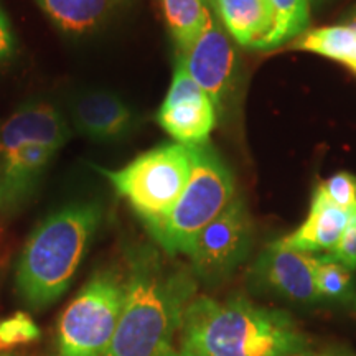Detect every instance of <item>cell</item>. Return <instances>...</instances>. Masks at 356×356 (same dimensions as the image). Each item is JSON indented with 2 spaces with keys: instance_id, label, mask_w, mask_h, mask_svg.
<instances>
[{
  "instance_id": "cell-26",
  "label": "cell",
  "mask_w": 356,
  "mask_h": 356,
  "mask_svg": "<svg viewBox=\"0 0 356 356\" xmlns=\"http://www.w3.org/2000/svg\"><path fill=\"white\" fill-rule=\"evenodd\" d=\"M293 356H312V355H293ZM315 356H335V355H315Z\"/></svg>"
},
{
  "instance_id": "cell-20",
  "label": "cell",
  "mask_w": 356,
  "mask_h": 356,
  "mask_svg": "<svg viewBox=\"0 0 356 356\" xmlns=\"http://www.w3.org/2000/svg\"><path fill=\"white\" fill-rule=\"evenodd\" d=\"M40 335L42 333L33 318L24 312H17L10 317L0 320V353L33 343Z\"/></svg>"
},
{
  "instance_id": "cell-5",
  "label": "cell",
  "mask_w": 356,
  "mask_h": 356,
  "mask_svg": "<svg viewBox=\"0 0 356 356\" xmlns=\"http://www.w3.org/2000/svg\"><path fill=\"white\" fill-rule=\"evenodd\" d=\"M236 197L233 173L210 144L191 145V175L170 213L149 228L167 254H186L198 234Z\"/></svg>"
},
{
  "instance_id": "cell-14",
  "label": "cell",
  "mask_w": 356,
  "mask_h": 356,
  "mask_svg": "<svg viewBox=\"0 0 356 356\" xmlns=\"http://www.w3.org/2000/svg\"><path fill=\"white\" fill-rule=\"evenodd\" d=\"M234 43L259 50L273 30V10L267 0H204Z\"/></svg>"
},
{
  "instance_id": "cell-24",
  "label": "cell",
  "mask_w": 356,
  "mask_h": 356,
  "mask_svg": "<svg viewBox=\"0 0 356 356\" xmlns=\"http://www.w3.org/2000/svg\"><path fill=\"white\" fill-rule=\"evenodd\" d=\"M163 356H198V355H195V353H191L190 350H186V348H181V346H178V348H175V346H173L172 350H168L165 355Z\"/></svg>"
},
{
  "instance_id": "cell-12",
  "label": "cell",
  "mask_w": 356,
  "mask_h": 356,
  "mask_svg": "<svg viewBox=\"0 0 356 356\" xmlns=\"http://www.w3.org/2000/svg\"><path fill=\"white\" fill-rule=\"evenodd\" d=\"M73 127L96 142H118L136 131L139 118L121 96L106 89H89L71 99Z\"/></svg>"
},
{
  "instance_id": "cell-11",
  "label": "cell",
  "mask_w": 356,
  "mask_h": 356,
  "mask_svg": "<svg viewBox=\"0 0 356 356\" xmlns=\"http://www.w3.org/2000/svg\"><path fill=\"white\" fill-rule=\"evenodd\" d=\"M252 275L262 287L296 304L320 302L315 287L314 254L297 251L280 239L261 252L252 267Z\"/></svg>"
},
{
  "instance_id": "cell-28",
  "label": "cell",
  "mask_w": 356,
  "mask_h": 356,
  "mask_svg": "<svg viewBox=\"0 0 356 356\" xmlns=\"http://www.w3.org/2000/svg\"><path fill=\"white\" fill-rule=\"evenodd\" d=\"M0 356H8V355H0Z\"/></svg>"
},
{
  "instance_id": "cell-19",
  "label": "cell",
  "mask_w": 356,
  "mask_h": 356,
  "mask_svg": "<svg viewBox=\"0 0 356 356\" xmlns=\"http://www.w3.org/2000/svg\"><path fill=\"white\" fill-rule=\"evenodd\" d=\"M314 274L320 300L350 302L356 296L353 270L330 254H314Z\"/></svg>"
},
{
  "instance_id": "cell-21",
  "label": "cell",
  "mask_w": 356,
  "mask_h": 356,
  "mask_svg": "<svg viewBox=\"0 0 356 356\" xmlns=\"http://www.w3.org/2000/svg\"><path fill=\"white\" fill-rule=\"evenodd\" d=\"M318 186L337 207L348 211L356 208V177L351 173L338 172L322 184H318Z\"/></svg>"
},
{
  "instance_id": "cell-1",
  "label": "cell",
  "mask_w": 356,
  "mask_h": 356,
  "mask_svg": "<svg viewBox=\"0 0 356 356\" xmlns=\"http://www.w3.org/2000/svg\"><path fill=\"white\" fill-rule=\"evenodd\" d=\"M127 262L126 300L104 356H163L195 297V277L167 267L152 248L131 249Z\"/></svg>"
},
{
  "instance_id": "cell-7",
  "label": "cell",
  "mask_w": 356,
  "mask_h": 356,
  "mask_svg": "<svg viewBox=\"0 0 356 356\" xmlns=\"http://www.w3.org/2000/svg\"><path fill=\"white\" fill-rule=\"evenodd\" d=\"M126 300V275L101 269L70 302L55 337V356H104Z\"/></svg>"
},
{
  "instance_id": "cell-18",
  "label": "cell",
  "mask_w": 356,
  "mask_h": 356,
  "mask_svg": "<svg viewBox=\"0 0 356 356\" xmlns=\"http://www.w3.org/2000/svg\"><path fill=\"white\" fill-rule=\"evenodd\" d=\"M273 10V30L259 50L270 51L299 38L310 25V0H267Z\"/></svg>"
},
{
  "instance_id": "cell-17",
  "label": "cell",
  "mask_w": 356,
  "mask_h": 356,
  "mask_svg": "<svg viewBox=\"0 0 356 356\" xmlns=\"http://www.w3.org/2000/svg\"><path fill=\"white\" fill-rule=\"evenodd\" d=\"M293 47L297 50L317 53V55L327 56L348 66L356 51V29L348 22L345 25L310 30V32L302 33Z\"/></svg>"
},
{
  "instance_id": "cell-25",
  "label": "cell",
  "mask_w": 356,
  "mask_h": 356,
  "mask_svg": "<svg viewBox=\"0 0 356 356\" xmlns=\"http://www.w3.org/2000/svg\"><path fill=\"white\" fill-rule=\"evenodd\" d=\"M111 2L114 3V7L115 6H121V3H127V2H131V0H111Z\"/></svg>"
},
{
  "instance_id": "cell-8",
  "label": "cell",
  "mask_w": 356,
  "mask_h": 356,
  "mask_svg": "<svg viewBox=\"0 0 356 356\" xmlns=\"http://www.w3.org/2000/svg\"><path fill=\"white\" fill-rule=\"evenodd\" d=\"M252 236L254 225L248 204L236 195L195 239L188 252L191 273L208 284L229 277L251 251Z\"/></svg>"
},
{
  "instance_id": "cell-10",
  "label": "cell",
  "mask_w": 356,
  "mask_h": 356,
  "mask_svg": "<svg viewBox=\"0 0 356 356\" xmlns=\"http://www.w3.org/2000/svg\"><path fill=\"white\" fill-rule=\"evenodd\" d=\"M218 114L207 92L190 76L177 56L173 79L157 113V122L177 144H208Z\"/></svg>"
},
{
  "instance_id": "cell-6",
  "label": "cell",
  "mask_w": 356,
  "mask_h": 356,
  "mask_svg": "<svg viewBox=\"0 0 356 356\" xmlns=\"http://www.w3.org/2000/svg\"><path fill=\"white\" fill-rule=\"evenodd\" d=\"M115 193L131 204L147 229L165 218L191 175V145L165 144L134 159L119 170L96 167Z\"/></svg>"
},
{
  "instance_id": "cell-16",
  "label": "cell",
  "mask_w": 356,
  "mask_h": 356,
  "mask_svg": "<svg viewBox=\"0 0 356 356\" xmlns=\"http://www.w3.org/2000/svg\"><path fill=\"white\" fill-rule=\"evenodd\" d=\"M162 7L178 53L188 50L211 20L204 0H162Z\"/></svg>"
},
{
  "instance_id": "cell-9",
  "label": "cell",
  "mask_w": 356,
  "mask_h": 356,
  "mask_svg": "<svg viewBox=\"0 0 356 356\" xmlns=\"http://www.w3.org/2000/svg\"><path fill=\"white\" fill-rule=\"evenodd\" d=\"M190 76L207 92L218 118L233 104L239 81V56L234 40L222 29L216 17L203 30L188 50L178 53Z\"/></svg>"
},
{
  "instance_id": "cell-13",
  "label": "cell",
  "mask_w": 356,
  "mask_h": 356,
  "mask_svg": "<svg viewBox=\"0 0 356 356\" xmlns=\"http://www.w3.org/2000/svg\"><path fill=\"white\" fill-rule=\"evenodd\" d=\"M350 213L351 211L343 210L330 202L317 185L305 221L280 241L286 246L307 252V254L332 252L348 225Z\"/></svg>"
},
{
  "instance_id": "cell-3",
  "label": "cell",
  "mask_w": 356,
  "mask_h": 356,
  "mask_svg": "<svg viewBox=\"0 0 356 356\" xmlns=\"http://www.w3.org/2000/svg\"><path fill=\"white\" fill-rule=\"evenodd\" d=\"M104 208L99 202H79L43 220L26 239L17 264V291L35 310L55 304L73 282Z\"/></svg>"
},
{
  "instance_id": "cell-4",
  "label": "cell",
  "mask_w": 356,
  "mask_h": 356,
  "mask_svg": "<svg viewBox=\"0 0 356 356\" xmlns=\"http://www.w3.org/2000/svg\"><path fill=\"white\" fill-rule=\"evenodd\" d=\"M70 137L63 114L44 101L24 102L0 124V215L26 203Z\"/></svg>"
},
{
  "instance_id": "cell-15",
  "label": "cell",
  "mask_w": 356,
  "mask_h": 356,
  "mask_svg": "<svg viewBox=\"0 0 356 356\" xmlns=\"http://www.w3.org/2000/svg\"><path fill=\"white\" fill-rule=\"evenodd\" d=\"M37 3L61 32L74 37L101 29L114 7L111 0H37Z\"/></svg>"
},
{
  "instance_id": "cell-27",
  "label": "cell",
  "mask_w": 356,
  "mask_h": 356,
  "mask_svg": "<svg viewBox=\"0 0 356 356\" xmlns=\"http://www.w3.org/2000/svg\"><path fill=\"white\" fill-rule=\"evenodd\" d=\"M350 302H351V305H353V307H355V310H356V296H355L353 299H351Z\"/></svg>"
},
{
  "instance_id": "cell-23",
  "label": "cell",
  "mask_w": 356,
  "mask_h": 356,
  "mask_svg": "<svg viewBox=\"0 0 356 356\" xmlns=\"http://www.w3.org/2000/svg\"><path fill=\"white\" fill-rule=\"evenodd\" d=\"M15 35H13L10 20L7 13L0 7V66L6 65L10 58L15 55Z\"/></svg>"
},
{
  "instance_id": "cell-22",
  "label": "cell",
  "mask_w": 356,
  "mask_h": 356,
  "mask_svg": "<svg viewBox=\"0 0 356 356\" xmlns=\"http://www.w3.org/2000/svg\"><path fill=\"white\" fill-rule=\"evenodd\" d=\"M328 254L353 273L356 270V208L350 213L348 225H346L340 241Z\"/></svg>"
},
{
  "instance_id": "cell-2",
  "label": "cell",
  "mask_w": 356,
  "mask_h": 356,
  "mask_svg": "<svg viewBox=\"0 0 356 356\" xmlns=\"http://www.w3.org/2000/svg\"><path fill=\"white\" fill-rule=\"evenodd\" d=\"M180 346L198 356L305 355L310 340L282 310L244 297H193L181 318Z\"/></svg>"
}]
</instances>
